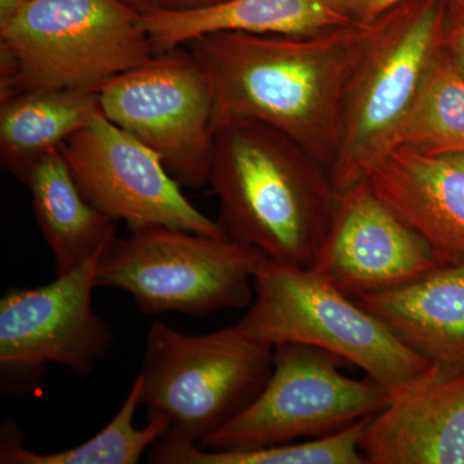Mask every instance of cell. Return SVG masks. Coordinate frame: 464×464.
I'll return each instance as SVG.
<instances>
[{
  "mask_svg": "<svg viewBox=\"0 0 464 464\" xmlns=\"http://www.w3.org/2000/svg\"><path fill=\"white\" fill-rule=\"evenodd\" d=\"M366 25L314 35L218 32L183 47L206 72L215 125L255 121L285 133L328 169L337 152L348 81Z\"/></svg>",
  "mask_w": 464,
  "mask_h": 464,
  "instance_id": "6da1fadb",
  "label": "cell"
},
{
  "mask_svg": "<svg viewBox=\"0 0 464 464\" xmlns=\"http://www.w3.org/2000/svg\"><path fill=\"white\" fill-rule=\"evenodd\" d=\"M208 185L227 239L304 267L328 231L338 197L328 169L307 150L246 119L213 128Z\"/></svg>",
  "mask_w": 464,
  "mask_h": 464,
  "instance_id": "7a4b0ae2",
  "label": "cell"
},
{
  "mask_svg": "<svg viewBox=\"0 0 464 464\" xmlns=\"http://www.w3.org/2000/svg\"><path fill=\"white\" fill-rule=\"evenodd\" d=\"M157 53L142 14L119 0H34L0 24V100L24 92H99Z\"/></svg>",
  "mask_w": 464,
  "mask_h": 464,
  "instance_id": "3957f363",
  "label": "cell"
},
{
  "mask_svg": "<svg viewBox=\"0 0 464 464\" xmlns=\"http://www.w3.org/2000/svg\"><path fill=\"white\" fill-rule=\"evenodd\" d=\"M237 324L271 347L301 343L328 351L364 371L390 396L420 380L433 364L313 268L267 257L259 262L255 297Z\"/></svg>",
  "mask_w": 464,
  "mask_h": 464,
  "instance_id": "277c9868",
  "label": "cell"
},
{
  "mask_svg": "<svg viewBox=\"0 0 464 464\" xmlns=\"http://www.w3.org/2000/svg\"><path fill=\"white\" fill-rule=\"evenodd\" d=\"M445 5L447 0H411L366 25L329 168L338 192L364 181L393 148L400 125L441 48Z\"/></svg>",
  "mask_w": 464,
  "mask_h": 464,
  "instance_id": "5b68a950",
  "label": "cell"
},
{
  "mask_svg": "<svg viewBox=\"0 0 464 464\" xmlns=\"http://www.w3.org/2000/svg\"><path fill=\"white\" fill-rule=\"evenodd\" d=\"M274 347L237 324L188 335L155 320L150 326L140 378L149 418L199 444L248 408L273 372Z\"/></svg>",
  "mask_w": 464,
  "mask_h": 464,
  "instance_id": "8992f818",
  "label": "cell"
},
{
  "mask_svg": "<svg viewBox=\"0 0 464 464\" xmlns=\"http://www.w3.org/2000/svg\"><path fill=\"white\" fill-rule=\"evenodd\" d=\"M114 237L101 253L96 286L124 290L148 315L204 317L248 308L261 250L195 232L149 226Z\"/></svg>",
  "mask_w": 464,
  "mask_h": 464,
  "instance_id": "52a82bcc",
  "label": "cell"
},
{
  "mask_svg": "<svg viewBox=\"0 0 464 464\" xmlns=\"http://www.w3.org/2000/svg\"><path fill=\"white\" fill-rule=\"evenodd\" d=\"M343 360L301 343L274 347L273 372L255 401L200 441L208 450H248L324 438L374 417L391 396L381 384L342 373Z\"/></svg>",
  "mask_w": 464,
  "mask_h": 464,
  "instance_id": "ba28073f",
  "label": "cell"
},
{
  "mask_svg": "<svg viewBox=\"0 0 464 464\" xmlns=\"http://www.w3.org/2000/svg\"><path fill=\"white\" fill-rule=\"evenodd\" d=\"M97 93L105 118L157 152L179 185H208L215 105L206 72L188 48L159 52Z\"/></svg>",
  "mask_w": 464,
  "mask_h": 464,
  "instance_id": "9c48e42d",
  "label": "cell"
},
{
  "mask_svg": "<svg viewBox=\"0 0 464 464\" xmlns=\"http://www.w3.org/2000/svg\"><path fill=\"white\" fill-rule=\"evenodd\" d=\"M79 188L94 207L128 228L166 226L226 237L218 222L183 195L157 152L101 112L63 143Z\"/></svg>",
  "mask_w": 464,
  "mask_h": 464,
  "instance_id": "30bf717a",
  "label": "cell"
},
{
  "mask_svg": "<svg viewBox=\"0 0 464 464\" xmlns=\"http://www.w3.org/2000/svg\"><path fill=\"white\" fill-rule=\"evenodd\" d=\"M100 256L45 285L5 293L0 301L3 380H35L45 362L87 375L105 359L114 333L92 308Z\"/></svg>",
  "mask_w": 464,
  "mask_h": 464,
  "instance_id": "8fae6325",
  "label": "cell"
},
{
  "mask_svg": "<svg viewBox=\"0 0 464 464\" xmlns=\"http://www.w3.org/2000/svg\"><path fill=\"white\" fill-rule=\"evenodd\" d=\"M439 266L429 241L364 179L338 192L331 225L308 267L356 299L414 282Z\"/></svg>",
  "mask_w": 464,
  "mask_h": 464,
  "instance_id": "7c38bea8",
  "label": "cell"
},
{
  "mask_svg": "<svg viewBox=\"0 0 464 464\" xmlns=\"http://www.w3.org/2000/svg\"><path fill=\"white\" fill-rule=\"evenodd\" d=\"M366 464H464V369L435 364L372 417Z\"/></svg>",
  "mask_w": 464,
  "mask_h": 464,
  "instance_id": "4fadbf2b",
  "label": "cell"
},
{
  "mask_svg": "<svg viewBox=\"0 0 464 464\" xmlns=\"http://www.w3.org/2000/svg\"><path fill=\"white\" fill-rule=\"evenodd\" d=\"M366 179L429 241L441 265L464 258V154L395 146Z\"/></svg>",
  "mask_w": 464,
  "mask_h": 464,
  "instance_id": "5bb4252c",
  "label": "cell"
},
{
  "mask_svg": "<svg viewBox=\"0 0 464 464\" xmlns=\"http://www.w3.org/2000/svg\"><path fill=\"white\" fill-rule=\"evenodd\" d=\"M355 301L435 364L464 369V258Z\"/></svg>",
  "mask_w": 464,
  "mask_h": 464,
  "instance_id": "9a60e30c",
  "label": "cell"
},
{
  "mask_svg": "<svg viewBox=\"0 0 464 464\" xmlns=\"http://www.w3.org/2000/svg\"><path fill=\"white\" fill-rule=\"evenodd\" d=\"M154 50L182 47L218 32L304 36L353 25L329 0H227L198 11H155L142 16Z\"/></svg>",
  "mask_w": 464,
  "mask_h": 464,
  "instance_id": "2e32d148",
  "label": "cell"
},
{
  "mask_svg": "<svg viewBox=\"0 0 464 464\" xmlns=\"http://www.w3.org/2000/svg\"><path fill=\"white\" fill-rule=\"evenodd\" d=\"M33 209L53 253L57 276L100 256L116 237V221L93 206L78 183L63 150L43 157L27 173Z\"/></svg>",
  "mask_w": 464,
  "mask_h": 464,
  "instance_id": "e0dca14e",
  "label": "cell"
},
{
  "mask_svg": "<svg viewBox=\"0 0 464 464\" xmlns=\"http://www.w3.org/2000/svg\"><path fill=\"white\" fill-rule=\"evenodd\" d=\"M101 114L99 93L78 88L24 92L0 100V160L25 182L43 157Z\"/></svg>",
  "mask_w": 464,
  "mask_h": 464,
  "instance_id": "ac0fdd59",
  "label": "cell"
},
{
  "mask_svg": "<svg viewBox=\"0 0 464 464\" xmlns=\"http://www.w3.org/2000/svg\"><path fill=\"white\" fill-rule=\"evenodd\" d=\"M142 404V382L137 375L121 411L108 426L78 447L41 454L25 447V436L14 420L0 429L2 464H137L143 454L169 429L163 417L149 418L148 426L137 429L134 415Z\"/></svg>",
  "mask_w": 464,
  "mask_h": 464,
  "instance_id": "d6986e66",
  "label": "cell"
},
{
  "mask_svg": "<svg viewBox=\"0 0 464 464\" xmlns=\"http://www.w3.org/2000/svg\"><path fill=\"white\" fill-rule=\"evenodd\" d=\"M371 418L324 438L301 440L248 450H208L167 431L152 445L154 464H366L360 449Z\"/></svg>",
  "mask_w": 464,
  "mask_h": 464,
  "instance_id": "ffe728a7",
  "label": "cell"
},
{
  "mask_svg": "<svg viewBox=\"0 0 464 464\" xmlns=\"http://www.w3.org/2000/svg\"><path fill=\"white\" fill-rule=\"evenodd\" d=\"M395 146L429 154H464V74L442 48L400 125Z\"/></svg>",
  "mask_w": 464,
  "mask_h": 464,
  "instance_id": "44dd1931",
  "label": "cell"
},
{
  "mask_svg": "<svg viewBox=\"0 0 464 464\" xmlns=\"http://www.w3.org/2000/svg\"><path fill=\"white\" fill-rule=\"evenodd\" d=\"M441 48L464 74V0H447Z\"/></svg>",
  "mask_w": 464,
  "mask_h": 464,
  "instance_id": "7402d4cb",
  "label": "cell"
},
{
  "mask_svg": "<svg viewBox=\"0 0 464 464\" xmlns=\"http://www.w3.org/2000/svg\"><path fill=\"white\" fill-rule=\"evenodd\" d=\"M333 7L357 25H368L391 9L411 0H329Z\"/></svg>",
  "mask_w": 464,
  "mask_h": 464,
  "instance_id": "603a6c76",
  "label": "cell"
},
{
  "mask_svg": "<svg viewBox=\"0 0 464 464\" xmlns=\"http://www.w3.org/2000/svg\"><path fill=\"white\" fill-rule=\"evenodd\" d=\"M227 0H158L160 11L188 12L198 11L221 5Z\"/></svg>",
  "mask_w": 464,
  "mask_h": 464,
  "instance_id": "cb8c5ba5",
  "label": "cell"
},
{
  "mask_svg": "<svg viewBox=\"0 0 464 464\" xmlns=\"http://www.w3.org/2000/svg\"><path fill=\"white\" fill-rule=\"evenodd\" d=\"M34 0H0V24L5 23L9 18L18 14Z\"/></svg>",
  "mask_w": 464,
  "mask_h": 464,
  "instance_id": "d4e9b609",
  "label": "cell"
},
{
  "mask_svg": "<svg viewBox=\"0 0 464 464\" xmlns=\"http://www.w3.org/2000/svg\"><path fill=\"white\" fill-rule=\"evenodd\" d=\"M119 2L124 3L125 5L139 12L142 16L159 11L158 0H119Z\"/></svg>",
  "mask_w": 464,
  "mask_h": 464,
  "instance_id": "484cf974",
  "label": "cell"
}]
</instances>
